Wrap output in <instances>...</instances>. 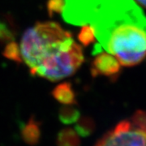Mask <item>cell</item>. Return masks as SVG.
<instances>
[{"mask_svg": "<svg viewBox=\"0 0 146 146\" xmlns=\"http://www.w3.org/2000/svg\"><path fill=\"white\" fill-rule=\"evenodd\" d=\"M3 56L16 63H22V57H21V49L17 43L14 41L8 42L3 50Z\"/></svg>", "mask_w": 146, "mask_h": 146, "instance_id": "30bf717a", "label": "cell"}, {"mask_svg": "<svg viewBox=\"0 0 146 146\" xmlns=\"http://www.w3.org/2000/svg\"><path fill=\"white\" fill-rule=\"evenodd\" d=\"M140 5H141L142 7H146V0H135Z\"/></svg>", "mask_w": 146, "mask_h": 146, "instance_id": "5bb4252c", "label": "cell"}, {"mask_svg": "<svg viewBox=\"0 0 146 146\" xmlns=\"http://www.w3.org/2000/svg\"><path fill=\"white\" fill-rule=\"evenodd\" d=\"M96 35L95 30L93 27L89 25H82V28L78 34V40L84 46H89L91 43L95 42Z\"/></svg>", "mask_w": 146, "mask_h": 146, "instance_id": "8fae6325", "label": "cell"}, {"mask_svg": "<svg viewBox=\"0 0 146 146\" xmlns=\"http://www.w3.org/2000/svg\"><path fill=\"white\" fill-rule=\"evenodd\" d=\"M64 5H65L64 0H48L46 7L49 16L52 17L54 14L63 13Z\"/></svg>", "mask_w": 146, "mask_h": 146, "instance_id": "7c38bea8", "label": "cell"}, {"mask_svg": "<svg viewBox=\"0 0 146 146\" xmlns=\"http://www.w3.org/2000/svg\"><path fill=\"white\" fill-rule=\"evenodd\" d=\"M63 18L75 25H89L103 48L122 66L132 67L146 56V16L135 0H64Z\"/></svg>", "mask_w": 146, "mask_h": 146, "instance_id": "6da1fadb", "label": "cell"}, {"mask_svg": "<svg viewBox=\"0 0 146 146\" xmlns=\"http://www.w3.org/2000/svg\"><path fill=\"white\" fill-rule=\"evenodd\" d=\"M78 133L72 128H64L59 131L57 137L58 146H80Z\"/></svg>", "mask_w": 146, "mask_h": 146, "instance_id": "52a82bcc", "label": "cell"}, {"mask_svg": "<svg viewBox=\"0 0 146 146\" xmlns=\"http://www.w3.org/2000/svg\"><path fill=\"white\" fill-rule=\"evenodd\" d=\"M95 146H146V112L137 110L106 132Z\"/></svg>", "mask_w": 146, "mask_h": 146, "instance_id": "3957f363", "label": "cell"}, {"mask_svg": "<svg viewBox=\"0 0 146 146\" xmlns=\"http://www.w3.org/2000/svg\"><path fill=\"white\" fill-rule=\"evenodd\" d=\"M58 117L60 121L64 124H72L76 123L80 117V113L78 110L73 106H66L59 110Z\"/></svg>", "mask_w": 146, "mask_h": 146, "instance_id": "ba28073f", "label": "cell"}, {"mask_svg": "<svg viewBox=\"0 0 146 146\" xmlns=\"http://www.w3.org/2000/svg\"><path fill=\"white\" fill-rule=\"evenodd\" d=\"M121 66L119 61L113 54L101 51L91 63V74L93 77L104 76L114 78L119 74Z\"/></svg>", "mask_w": 146, "mask_h": 146, "instance_id": "277c9868", "label": "cell"}, {"mask_svg": "<svg viewBox=\"0 0 146 146\" xmlns=\"http://www.w3.org/2000/svg\"><path fill=\"white\" fill-rule=\"evenodd\" d=\"M52 95L58 102H59L62 104L73 105L76 103L75 92L72 89V84L68 82L58 84L53 89Z\"/></svg>", "mask_w": 146, "mask_h": 146, "instance_id": "5b68a950", "label": "cell"}, {"mask_svg": "<svg viewBox=\"0 0 146 146\" xmlns=\"http://www.w3.org/2000/svg\"><path fill=\"white\" fill-rule=\"evenodd\" d=\"M21 132L24 141L29 145L36 144L41 136L39 124L33 118H31L27 123L24 124Z\"/></svg>", "mask_w": 146, "mask_h": 146, "instance_id": "8992f818", "label": "cell"}, {"mask_svg": "<svg viewBox=\"0 0 146 146\" xmlns=\"http://www.w3.org/2000/svg\"><path fill=\"white\" fill-rule=\"evenodd\" d=\"M94 121L89 117H80L75 126V130L80 136H89L94 130Z\"/></svg>", "mask_w": 146, "mask_h": 146, "instance_id": "9c48e42d", "label": "cell"}, {"mask_svg": "<svg viewBox=\"0 0 146 146\" xmlns=\"http://www.w3.org/2000/svg\"><path fill=\"white\" fill-rule=\"evenodd\" d=\"M15 34L4 21H0V42H10L14 41Z\"/></svg>", "mask_w": 146, "mask_h": 146, "instance_id": "4fadbf2b", "label": "cell"}, {"mask_svg": "<svg viewBox=\"0 0 146 146\" xmlns=\"http://www.w3.org/2000/svg\"><path fill=\"white\" fill-rule=\"evenodd\" d=\"M20 49L31 75L50 81L73 75L84 60L83 50L71 33L52 21L37 22L28 29Z\"/></svg>", "mask_w": 146, "mask_h": 146, "instance_id": "7a4b0ae2", "label": "cell"}]
</instances>
